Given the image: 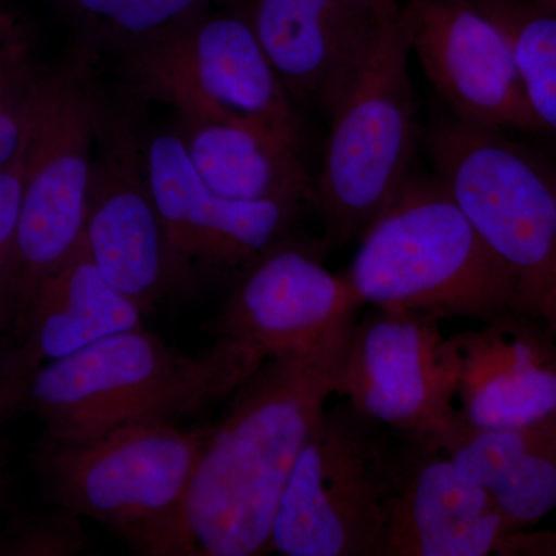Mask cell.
<instances>
[{"label": "cell", "mask_w": 556, "mask_h": 556, "mask_svg": "<svg viewBox=\"0 0 556 556\" xmlns=\"http://www.w3.org/2000/svg\"><path fill=\"white\" fill-rule=\"evenodd\" d=\"M87 53L40 70L25 142L24 188L7 331L20 328L36 288L83 240L94 153L104 119Z\"/></svg>", "instance_id": "obj_6"}, {"label": "cell", "mask_w": 556, "mask_h": 556, "mask_svg": "<svg viewBox=\"0 0 556 556\" xmlns=\"http://www.w3.org/2000/svg\"><path fill=\"white\" fill-rule=\"evenodd\" d=\"M21 31H25V28L20 17L10 10L5 0H0V36L16 35Z\"/></svg>", "instance_id": "obj_30"}, {"label": "cell", "mask_w": 556, "mask_h": 556, "mask_svg": "<svg viewBox=\"0 0 556 556\" xmlns=\"http://www.w3.org/2000/svg\"><path fill=\"white\" fill-rule=\"evenodd\" d=\"M324 244L278 240L244 266L218 314L215 351L241 386L269 358L316 342L362 308Z\"/></svg>", "instance_id": "obj_11"}, {"label": "cell", "mask_w": 556, "mask_h": 556, "mask_svg": "<svg viewBox=\"0 0 556 556\" xmlns=\"http://www.w3.org/2000/svg\"><path fill=\"white\" fill-rule=\"evenodd\" d=\"M536 316L544 321L552 334L556 332V263L554 273H552L551 283H548L546 294L541 300L536 309Z\"/></svg>", "instance_id": "obj_28"}, {"label": "cell", "mask_w": 556, "mask_h": 556, "mask_svg": "<svg viewBox=\"0 0 556 556\" xmlns=\"http://www.w3.org/2000/svg\"><path fill=\"white\" fill-rule=\"evenodd\" d=\"M39 73L30 56L0 70V167L24 148Z\"/></svg>", "instance_id": "obj_24"}, {"label": "cell", "mask_w": 556, "mask_h": 556, "mask_svg": "<svg viewBox=\"0 0 556 556\" xmlns=\"http://www.w3.org/2000/svg\"><path fill=\"white\" fill-rule=\"evenodd\" d=\"M28 380L11 378L0 383V426L25 402Z\"/></svg>", "instance_id": "obj_26"}, {"label": "cell", "mask_w": 556, "mask_h": 556, "mask_svg": "<svg viewBox=\"0 0 556 556\" xmlns=\"http://www.w3.org/2000/svg\"><path fill=\"white\" fill-rule=\"evenodd\" d=\"M419 442L346 401L327 407L285 486L273 552L382 556L391 501Z\"/></svg>", "instance_id": "obj_5"}, {"label": "cell", "mask_w": 556, "mask_h": 556, "mask_svg": "<svg viewBox=\"0 0 556 556\" xmlns=\"http://www.w3.org/2000/svg\"><path fill=\"white\" fill-rule=\"evenodd\" d=\"M506 33L527 104L556 137V13L530 0H475Z\"/></svg>", "instance_id": "obj_20"}, {"label": "cell", "mask_w": 556, "mask_h": 556, "mask_svg": "<svg viewBox=\"0 0 556 556\" xmlns=\"http://www.w3.org/2000/svg\"><path fill=\"white\" fill-rule=\"evenodd\" d=\"M144 163L172 260L185 280L197 263L247 266L287 237L303 206L217 195L200 178L175 130L144 142Z\"/></svg>", "instance_id": "obj_14"}, {"label": "cell", "mask_w": 556, "mask_h": 556, "mask_svg": "<svg viewBox=\"0 0 556 556\" xmlns=\"http://www.w3.org/2000/svg\"><path fill=\"white\" fill-rule=\"evenodd\" d=\"M142 314L102 277L80 240L36 288L14 331L16 345L3 361L14 375L28 380L47 362L116 332L142 327Z\"/></svg>", "instance_id": "obj_18"}, {"label": "cell", "mask_w": 556, "mask_h": 556, "mask_svg": "<svg viewBox=\"0 0 556 556\" xmlns=\"http://www.w3.org/2000/svg\"><path fill=\"white\" fill-rule=\"evenodd\" d=\"M94 46L127 53L226 0H54Z\"/></svg>", "instance_id": "obj_21"}, {"label": "cell", "mask_w": 556, "mask_h": 556, "mask_svg": "<svg viewBox=\"0 0 556 556\" xmlns=\"http://www.w3.org/2000/svg\"><path fill=\"white\" fill-rule=\"evenodd\" d=\"M439 321L379 308L357 317L336 387L361 415L438 450L463 420L459 357Z\"/></svg>", "instance_id": "obj_10"}, {"label": "cell", "mask_w": 556, "mask_h": 556, "mask_svg": "<svg viewBox=\"0 0 556 556\" xmlns=\"http://www.w3.org/2000/svg\"><path fill=\"white\" fill-rule=\"evenodd\" d=\"M207 431L163 420L84 442L46 438L36 467L56 506L109 527L137 554L193 555L189 493Z\"/></svg>", "instance_id": "obj_3"}, {"label": "cell", "mask_w": 556, "mask_h": 556, "mask_svg": "<svg viewBox=\"0 0 556 556\" xmlns=\"http://www.w3.org/2000/svg\"><path fill=\"white\" fill-rule=\"evenodd\" d=\"M510 533L489 490L419 442L391 501L382 556L504 555Z\"/></svg>", "instance_id": "obj_17"}, {"label": "cell", "mask_w": 556, "mask_h": 556, "mask_svg": "<svg viewBox=\"0 0 556 556\" xmlns=\"http://www.w3.org/2000/svg\"><path fill=\"white\" fill-rule=\"evenodd\" d=\"M11 378H20V376L14 375L13 371L9 367H7L5 361H3V357H0V383L5 382V380H9ZM22 379V378H20ZM27 380V379H25Z\"/></svg>", "instance_id": "obj_33"}, {"label": "cell", "mask_w": 556, "mask_h": 556, "mask_svg": "<svg viewBox=\"0 0 556 556\" xmlns=\"http://www.w3.org/2000/svg\"><path fill=\"white\" fill-rule=\"evenodd\" d=\"M361 305L492 320L521 309L507 270L438 178H409L358 237L343 274Z\"/></svg>", "instance_id": "obj_2"}, {"label": "cell", "mask_w": 556, "mask_h": 556, "mask_svg": "<svg viewBox=\"0 0 556 556\" xmlns=\"http://www.w3.org/2000/svg\"><path fill=\"white\" fill-rule=\"evenodd\" d=\"M399 21L409 53L456 119L541 131L506 33L475 0H405Z\"/></svg>", "instance_id": "obj_12"}, {"label": "cell", "mask_w": 556, "mask_h": 556, "mask_svg": "<svg viewBox=\"0 0 556 556\" xmlns=\"http://www.w3.org/2000/svg\"><path fill=\"white\" fill-rule=\"evenodd\" d=\"M123 56L139 89L177 115L237 121L299 148L294 100L236 10L204 11Z\"/></svg>", "instance_id": "obj_9"}, {"label": "cell", "mask_w": 556, "mask_h": 556, "mask_svg": "<svg viewBox=\"0 0 556 556\" xmlns=\"http://www.w3.org/2000/svg\"><path fill=\"white\" fill-rule=\"evenodd\" d=\"M358 313L316 342L262 365L207 431L190 486L193 556L273 552L274 521L295 460L336 394Z\"/></svg>", "instance_id": "obj_1"}, {"label": "cell", "mask_w": 556, "mask_h": 556, "mask_svg": "<svg viewBox=\"0 0 556 556\" xmlns=\"http://www.w3.org/2000/svg\"><path fill=\"white\" fill-rule=\"evenodd\" d=\"M452 336L460 416L473 427H526L556 416V339L533 314L514 313Z\"/></svg>", "instance_id": "obj_16"}, {"label": "cell", "mask_w": 556, "mask_h": 556, "mask_svg": "<svg viewBox=\"0 0 556 556\" xmlns=\"http://www.w3.org/2000/svg\"><path fill=\"white\" fill-rule=\"evenodd\" d=\"M408 53L396 0L379 10L364 65L329 116L314 200L329 247L358 240L412 178L416 110Z\"/></svg>", "instance_id": "obj_7"}, {"label": "cell", "mask_w": 556, "mask_h": 556, "mask_svg": "<svg viewBox=\"0 0 556 556\" xmlns=\"http://www.w3.org/2000/svg\"><path fill=\"white\" fill-rule=\"evenodd\" d=\"M236 390L214 348L186 356L138 327L47 362L28 379L25 402L47 439L84 442L135 424L175 422Z\"/></svg>", "instance_id": "obj_4"}, {"label": "cell", "mask_w": 556, "mask_h": 556, "mask_svg": "<svg viewBox=\"0 0 556 556\" xmlns=\"http://www.w3.org/2000/svg\"><path fill=\"white\" fill-rule=\"evenodd\" d=\"M527 554L556 555V532L527 533Z\"/></svg>", "instance_id": "obj_29"}, {"label": "cell", "mask_w": 556, "mask_h": 556, "mask_svg": "<svg viewBox=\"0 0 556 556\" xmlns=\"http://www.w3.org/2000/svg\"><path fill=\"white\" fill-rule=\"evenodd\" d=\"M350 2L354 3L358 9L376 14L380 9H382V7H386L391 2H396V0H350Z\"/></svg>", "instance_id": "obj_31"}, {"label": "cell", "mask_w": 556, "mask_h": 556, "mask_svg": "<svg viewBox=\"0 0 556 556\" xmlns=\"http://www.w3.org/2000/svg\"><path fill=\"white\" fill-rule=\"evenodd\" d=\"M83 243L102 277L148 313L185 283L150 192L144 144L102 119L87 200Z\"/></svg>", "instance_id": "obj_13"}, {"label": "cell", "mask_w": 556, "mask_h": 556, "mask_svg": "<svg viewBox=\"0 0 556 556\" xmlns=\"http://www.w3.org/2000/svg\"><path fill=\"white\" fill-rule=\"evenodd\" d=\"M10 478L7 473L5 463L0 460V508L3 506L7 493H9Z\"/></svg>", "instance_id": "obj_32"}, {"label": "cell", "mask_w": 556, "mask_h": 556, "mask_svg": "<svg viewBox=\"0 0 556 556\" xmlns=\"http://www.w3.org/2000/svg\"><path fill=\"white\" fill-rule=\"evenodd\" d=\"M27 56H30V40L27 38V33L0 36V70Z\"/></svg>", "instance_id": "obj_27"}, {"label": "cell", "mask_w": 556, "mask_h": 556, "mask_svg": "<svg viewBox=\"0 0 556 556\" xmlns=\"http://www.w3.org/2000/svg\"><path fill=\"white\" fill-rule=\"evenodd\" d=\"M25 142L20 155L0 167V331L7 328V302L24 188Z\"/></svg>", "instance_id": "obj_25"}, {"label": "cell", "mask_w": 556, "mask_h": 556, "mask_svg": "<svg viewBox=\"0 0 556 556\" xmlns=\"http://www.w3.org/2000/svg\"><path fill=\"white\" fill-rule=\"evenodd\" d=\"M530 2L544 7V9L555 11L556 13V0H530Z\"/></svg>", "instance_id": "obj_34"}, {"label": "cell", "mask_w": 556, "mask_h": 556, "mask_svg": "<svg viewBox=\"0 0 556 556\" xmlns=\"http://www.w3.org/2000/svg\"><path fill=\"white\" fill-rule=\"evenodd\" d=\"M226 2L248 22L292 100L331 116L364 65L379 11L350 0Z\"/></svg>", "instance_id": "obj_15"}, {"label": "cell", "mask_w": 556, "mask_h": 556, "mask_svg": "<svg viewBox=\"0 0 556 556\" xmlns=\"http://www.w3.org/2000/svg\"><path fill=\"white\" fill-rule=\"evenodd\" d=\"M193 167L212 192L232 200L314 203L298 148L237 121L178 115L175 127Z\"/></svg>", "instance_id": "obj_19"}, {"label": "cell", "mask_w": 556, "mask_h": 556, "mask_svg": "<svg viewBox=\"0 0 556 556\" xmlns=\"http://www.w3.org/2000/svg\"><path fill=\"white\" fill-rule=\"evenodd\" d=\"M492 496L511 532L536 525L555 510L556 416L544 420L535 442Z\"/></svg>", "instance_id": "obj_22"}, {"label": "cell", "mask_w": 556, "mask_h": 556, "mask_svg": "<svg viewBox=\"0 0 556 556\" xmlns=\"http://www.w3.org/2000/svg\"><path fill=\"white\" fill-rule=\"evenodd\" d=\"M78 515L56 506L11 519L0 529V556H72L83 554L86 532Z\"/></svg>", "instance_id": "obj_23"}, {"label": "cell", "mask_w": 556, "mask_h": 556, "mask_svg": "<svg viewBox=\"0 0 556 556\" xmlns=\"http://www.w3.org/2000/svg\"><path fill=\"white\" fill-rule=\"evenodd\" d=\"M438 179L536 316L556 263V166L503 130L466 121L427 138Z\"/></svg>", "instance_id": "obj_8"}]
</instances>
